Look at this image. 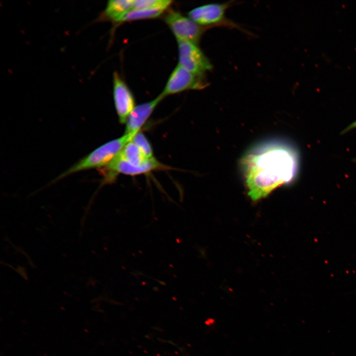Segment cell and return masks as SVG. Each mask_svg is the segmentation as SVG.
Returning a JSON list of instances; mask_svg holds the SVG:
<instances>
[{
	"mask_svg": "<svg viewBox=\"0 0 356 356\" xmlns=\"http://www.w3.org/2000/svg\"><path fill=\"white\" fill-rule=\"evenodd\" d=\"M113 94L115 107L120 123L125 124L134 108V99L129 88L117 72L113 75Z\"/></svg>",
	"mask_w": 356,
	"mask_h": 356,
	"instance_id": "obj_7",
	"label": "cell"
},
{
	"mask_svg": "<svg viewBox=\"0 0 356 356\" xmlns=\"http://www.w3.org/2000/svg\"><path fill=\"white\" fill-rule=\"evenodd\" d=\"M240 164L248 195L253 201H257L293 180L299 158L291 143L271 139L252 148L243 156Z\"/></svg>",
	"mask_w": 356,
	"mask_h": 356,
	"instance_id": "obj_1",
	"label": "cell"
},
{
	"mask_svg": "<svg viewBox=\"0 0 356 356\" xmlns=\"http://www.w3.org/2000/svg\"><path fill=\"white\" fill-rule=\"evenodd\" d=\"M132 137L124 134L99 146L59 175L53 182L79 172L107 166L121 152Z\"/></svg>",
	"mask_w": 356,
	"mask_h": 356,
	"instance_id": "obj_2",
	"label": "cell"
},
{
	"mask_svg": "<svg viewBox=\"0 0 356 356\" xmlns=\"http://www.w3.org/2000/svg\"><path fill=\"white\" fill-rule=\"evenodd\" d=\"M133 0H110L104 10L96 19L97 21L114 22L121 16L133 9Z\"/></svg>",
	"mask_w": 356,
	"mask_h": 356,
	"instance_id": "obj_10",
	"label": "cell"
},
{
	"mask_svg": "<svg viewBox=\"0 0 356 356\" xmlns=\"http://www.w3.org/2000/svg\"><path fill=\"white\" fill-rule=\"evenodd\" d=\"M148 159L154 157L151 145L145 136L140 131L136 133L131 139Z\"/></svg>",
	"mask_w": 356,
	"mask_h": 356,
	"instance_id": "obj_14",
	"label": "cell"
},
{
	"mask_svg": "<svg viewBox=\"0 0 356 356\" xmlns=\"http://www.w3.org/2000/svg\"><path fill=\"white\" fill-rule=\"evenodd\" d=\"M203 76L195 74L178 64L170 75L160 94L164 98L188 89H201L207 85Z\"/></svg>",
	"mask_w": 356,
	"mask_h": 356,
	"instance_id": "obj_4",
	"label": "cell"
},
{
	"mask_svg": "<svg viewBox=\"0 0 356 356\" xmlns=\"http://www.w3.org/2000/svg\"><path fill=\"white\" fill-rule=\"evenodd\" d=\"M164 97L159 94L155 99L141 103L133 109L126 122L125 134L132 138L138 132Z\"/></svg>",
	"mask_w": 356,
	"mask_h": 356,
	"instance_id": "obj_8",
	"label": "cell"
},
{
	"mask_svg": "<svg viewBox=\"0 0 356 356\" xmlns=\"http://www.w3.org/2000/svg\"><path fill=\"white\" fill-rule=\"evenodd\" d=\"M165 10L162 8L132 9L119 18L115 23L154 18L161 15Z\"/></svg>",
	"mask_w": 356,
	"mask_h": 356,
	"instance_id": "obj_12",
	"label": "cell"
},
{
	"mask_svg": "<svg viewBox=\"0 0 356 356\" xmlns=\"http://www.w3.org/2000/svg\"><path fill=\"white\" fill-rule=\"evenodd\" d=\"M230 2L209 3L197 7L188 13V17L198 25H208L222 23Z\"/></svg>",
	"mask_w": 356,
	"mask_h": 356,
	"instance_id": "obj_9",
	"label": "cell"
},
{
	"mask_svg": "<svg viewBox=\"0 0 356 356\" xmlns=\"http://www.w3.org/2000/svg\"><path fill=\"white\" fill-rule=\"evenodd\" d=\"M172 2L169 0H134L133 9L162 8L166 9Z\"/></svg>",
	"mask_w": 356,
	"mask_h": 356,
	"instance_id": "obj_13",
	"label": "cell"
},
{
	"mask_svg": "<svg viewBox=\"0 0 356 356\" xmlns=\"http://www.w3.org/2000/svg\"><path fill=\"white\" fill-rule=\"evenodd\" d=\"M178 53V65L198 75L203 76L204 72L212 68L209 59L196 44L177 40Z\"/></svg>",
	"mask_w": 356,
	"mask_h": 356,
	"instance_id": "obj_3",
	"label": "cell"
},
{
	"mask_svg": "<svg viewBox=\"0 0 356 356\" xmlns=\"http://www.w3.org/2000/svg\"><path fill=\"white\" fill-rule=\"evenodd\" d=\"M165 20L177 40L197 44L203 32L199 25L189 17L175 11L169 13Z\"/></svg>",
	"mask_w": 356,
	"mask_h": 356,
	"instance_id": "obj_5",
	"label": "cell"
},
{
	"mask_svg": "<svg viewBox=\"0 0 356 356\" xmlns=\"http://www.w3.org/2000/svg\"><path fill=\"white\" fill-rule=\"evenodd\" d=\"M166 168L154 157L148 159L144 163L134 165L123 160L117 156L107 166L104 167L105 182H110L115 175L122 174L130 176H136L149 173L155 170Z\"/></svg>",
	"mask_w": 356,
	"mask_h": 356,
	"instance_id": "obj_6",
	"label": "cell"
},
{
	"mask_svg": "<svg viewBox=\"0 0 356 356\" xmlns=\"http://www.w3.org/2000/svg\"><path fill=\"white\" fill-rule=\"evenodd\" d=\"M117 157L134 165H141L149 159L131 140L124 147Z\"/></svg>",
	"mask_w": 356,
	"mask_h": 356,
	"instance_id": "obj_11",
	"label": "cell"
}]
</instances>
